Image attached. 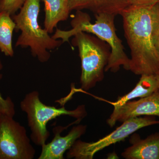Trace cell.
<instances>
[{"label": "cell", "instance_id": "30bf717a", "mask_svg": "<svg viewBox=\"0 0 159 159\" xmlns=\"http://www.w3.org/2000/svg\"><path fill=\"white\" fill-rule=\"evenodd\" d=\"M70 11L87 9L95 15H121L129 6L128 0H69Z\"/></svg>", "mask_w": 159, "mask_h": 159}, {"label": "cell", "instance_id": "4fadbf2b", "mask_svg": "<svg viewBox=\"0 0 159 159\" xmlns=\"http://www.w3.org/2000/svg\"><path fill=\"white\" fill-rule=\"evenodd\" d=\"M141 76L139 82L132 90L119 97L116 102H111V104L114 107L119 106L135 98L147 97L159 90V75L144 74Z\"/></svg>", "mask_w": 159, "mask_h": 159}, {"label": "cell", "instance_id": "9a60e30c", "mask_svg": "<svg viewBox=\"0 0 159 159\" xmlns=\"http://www.w3.org/2000/svg\"><path fill=\"white\" fill-rule=\"evenodd\" d=\"M25 1V0H0V11L8 12L12 16L22 8Z\"/></svg>", "mask_w": 159, "mask_h": 159}, {"label": "cell", "instance_id": "ac0fdd59", "mask_svg": "<svg viewBox=\"0 0 159 159\" xmlns=\"http://www.w3.org/2000/svg\"><path fill=\"white\" fill-rule=\"evenodd\" d=\"M119 157L116 154V153L114 152L112 153L109 154L107 156V159H119Z\"/></svg>", "mask_w": 159, "mask_h": 159}, {"label": "cell", "instance_id": "9c48e42d", "mask_svg": "<svg viewBox=\"0 0 159 159\" xmlns=\"http://www.w3.org/2000/svg\"><path fill=\"white\" fill-rule=\"evenodd\" d=\"M67 127L58 126L54 129V137L48 144L42 145V149L39 159H63L65 152L73 146L77 139L86 130L85 125L74 126L67 135L62 137L60 134Z\"/></svg>", "mask_w": 159, "mask_h": 159}, {"label": "cell", "instance_id": "e0dca14e", "mask_svg": "<svg viewBox=\"0 0 159 159\" xmlns=\"http://www.w3.org/2000/svg\"><path fill=\"white\" fill-rule=\"evenodd\" d=\"M159 0H128L129 6H153L158 3Z\"/></svg>", "mask_w": 159, "mask_h": 159}, {"label": "cell", "instance_id": "52a82bcc", "mask_svg": "<svg viewBox=\"0 0 159 159\" xmlns=\"http://www.w3.org/2000/svg\"><path fill=\"white\" fill-rule=\"evenodd\" d=\"M159 124L153 116L135 117L127 119L122 125L102 139L95 142H86L78 140L69 149L68 158L92 159L95 154L110 145L123 141L140 129Z\"/></svg>", "mask_w": 159, "mask_h": 159}, {"label": "cell", "instance_id": "8992f818", "mask_svg": "<svg viewBox=\"0 0 159 159\" xmlns=\"http://www.w3.org/2000/svg\"><path fill=\"white\" fill-rule=\"evenodd\" d=\"M20 107L27 114L28 124L31 131V141L41 146L45 144L50 136L47 128L49 121L61 116L82 119L87 115L84 105L79 106L72 111L66 110L64 107L57 108L46 105L40 100L39 93L35 91L26 95L20 102Z\"/></svg>", "mask_w": 159, "mask_h": 159}, {"label": "cell", "instance_id": "2e32d148", "mask_svg": "<svg viewBox=\"0 0 159 159\" xmlns=\"http://www.w3.org/2000/svg\"><path fill=\"white\" fill-rule=\"evenodd\" d=\"M152 38L154 45L159 53V4L157 5L152 25Z\"/></svg>", "mask_w": 159, "mask_h": 159}, {"label": "cell", "instance_id": "277c9868", "mask_svg": "<svg viewBox=\"0 0 159 159\" xmlns=\"http://www.w3.org/2000/svg\"><path fill=\"white\" fill-rule=\"evenodd\" d=\"M74 36L72 43L78 47L81 59V88L89 90L103 80L111 48L105 42L86 32H78Z\"/></svg>", "mask_w": 159, "mask_h": 159}, {"label": "cell", "instance_id": "7c38bea8", "mask_svg": "<svg viewBox=\"0 0 159 159\" xmlns=\"http://www.w3.org/2000/svg\"><path fill=\"white\" fill-rule=\"evenodd\" d=\"M45 6L44 29L49 34L54 31L59 22L68 18L70 12L69 0H42Z\"/></svg>", "mask_w": 159, "mask_h": 159}, {"label": "cell", "instance_id": "ba28073f", "mask_svg": "<svg viewBox=\"0 0 159 159\" xmlns=\"http://www.w3.org/2000/svg\"><path fill=\"white\" fill-rule=\"evenodd\" d=\"M114 107L113 111L107 121L111 127H113L117 122H123L141 116L159 117V90L137 101H129Z\"/></svg>", "mask_w": 159, "mask_h": 159}, {"label": "cell", "instance_id": "8fae6325", "mask_svg": "<svg viewBox=\"0 0 159 159\" xmlns=\"http://www.w3.org/2000/svg\"><path fill=\"white\" fill-rule=\"evenodd\" d=\"M132 145L125 149L122 156L126 159H159V133L145 139L137 136L132 139Z\"/></svg>", "mask_w": 159, "mask_h": 159}, {"label": "cell", "instance_id": "d6986e66", "mask_svg": "<svg viewBox=\"0 0 159 159\" xmlns=\"http://www.w3.org/2000/svg\"><path fill=\"white\" fill-rule=\"evenodd\" d=\"M2 64H1V63L0 62V70L2 69ZM2 77V75L0 74V79H1ZM4 100H5V99H3L2 97V96H1V94H0V103H1V102H4Z\"/></svg>", "mask_w": 159, "mask_h": 159}, {"label": "cell", "instance_id": "ffe728a7", "mask_svg": "<svg viewBox=\"0 0 159 159\" xmlns=\"http://www.w3.org/2000/svg\"><path fill=\"white\" fill-rule=\"evenodd\" d=\"M158 3H159V1Z\"/></svg>", "mask_w": 159, "mask_h": 159}, {"label": "cell", "instance_id": "5bb4252c", "mask_svg": "<svg viewBox=\"0 0 159 159\" xmlns=\"http://www.w3.org/2000/svg\"><path fill=\"white\" fill-rule=\"evenodd\" d=\"M16 24L11 15L6 11H0V50L6 56L14 54L12 46L13 31Z\"/></svg>", "mask_w": 159, "mask_h": 159}, {"label": "cell", "instance_id": "5b68a950", "mask_svg": "<svg viewBox=\"0 0 159 159\" xmlns=\"http://www.w3.org/2000/svg\"><path fill=\"white\" fill-rule=\"evenodd\" d=\"M14 104L9 97L0 104V159H32L35 150L25 128L13 119Z\"/></svg>", "mask_w": 159, "mask_h": 159}, {"label": "cell", "instance_id": "7a4b0ae2", "mask_svg": "<svg viewBox=\"0 0 159 159\" xmlns=\"http://www.w3.org/2000/svg\"><path fill=\"white\" fill-rule=\"evenodd\" d=\"M95 15L96 21L92 24L88 14L81 10H77L71 21L72 29L68 31L57 29L52 37L55 39H60L63 43L69 42L70 38L78 32L92 33L110 47L111 55L105 71L110 70L116 73L121 66L126 70H129L130 59L125 54L122 40L116 33L114 22L116 16L106 13Z\"/></svg>", "mask_w": 159, "mask_h": 159}, {"label": "cell", "instance_id": "44dd1931", "mask_svg": "<svg viewBox=\"0 0 159 159\" xmlns=\"http://www.w3.org/2000/svg\"></svg>", "mask_w": 159, "mask_h": 159}, {"label": "cell", "instance_id": "6da1fadb", "mask_svg": "<svg viewBox=\"0 0 159 159\" xmlns=\"http://www.w3.org/2000/svg\"><path fill=\"white\" fill-rule=\"evenodd\" d=\"M157 4L144 7L129 6L120 15L130 50L129 70L136 75H159V53L152 38Z\"/></svg>", "mask_w": 159, "mask_h": 159}, {"label": "cell", "instance_id": "3957f363", "mask_svg": "<svg viewBox=\"0 0 159 159\" xmlns=\"http://www.w3.org/2000/svg\"><path fill=\"white\" fill-rule=\"evenodd\" d=\"M40 0H25L19 13L12 16L15 30L21 31L16 47L30 48L31 54L40 61H48L51 57L48 50L57 48L62 40L54 39L45 29H42L38 22Z\"/></svg>", "mask_w": 159, "mask_h": 159}]
</instances>
